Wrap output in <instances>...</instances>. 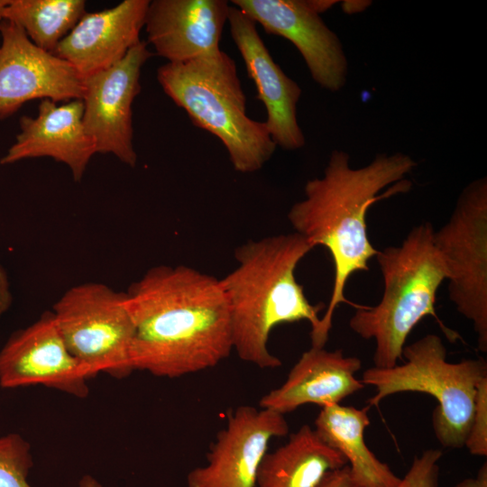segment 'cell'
I'll use <instances>...</instances> for the list:
<instances>
[{
    "instance_id": "23",
    "label": "cell",
    "mask_w": 487,
    "mask_h": 487,
    "mask_svg": "<svg viewBox=\"0 0 487 487\" xmlns=\"http://www.w3.org/2000/svg\"><path fill=\"white\" fill-rule=\"evenodd\" d=\"M464 446L473 455H487V378L479 383L476 390L473 417Z\"/></svg>"
},
{
    "instance_id": "7",
    "label": "cell",
    "mask_w": 487,
    "mask_h": 487,
    "mask_svg": "<svg viewBox=\"0 0 487 487\" xmlns=\"http://www.w3.org/2000/svg\"><path fill=\"white\" fill-rule=\"evenodd\" d=\"M51 312L69 350L91 378L103 372L123 379L134 371V328L125 291L84 282L65 291Z\"/></svg>"
},
{
    "instance_id": "10",
    "label": "cell",
    "mask_w": 487,
    "mask_h": 487,
    "mask_svg": "<svg viewBox=\"0 0 487 487\" xmlns=\"http://www.w3.org/2000/svg\"><path fill=\"white\" fill-rule=\"evenodd\" d=\"M0 119L30 100H82L83 78L69 62L34 45L10 21L0 23Z\"/></svg>"
},
{
    "instance_id": "3",
    "label": "cell",
    "mask_w": 487,
    "mask_h": 487,
    "mask_svg": "<svg viewBox=\"0 0 487 487\" xmlns=\"http://www.w3.org/2000/svg\"><path fill=\"white\" fill-rule=\"evenodd\" d=\"M314 247L294 232L250 240L235 249L237 266L223 279L232 326L233 350L262 369L281 361L268 348L271 330L307 320L311 332L320 323L321 305H312L295 276L299 262Z\"/></svg>"
},
{
    "instance_id": "28",
    "label": "cell",
    "mask_w": 487,
    "mask_h": 487,
    "mask_svg": "<svg viewBox=\"0 0 487 487\" xmlns=\"http://www.w3.org/2000/svg\"><path fill=\"white\" fill-rule=\"evenodd\" d=\"M311 7L317 13L322 14L331 8L337 1L331 0H308Z\"/></svg>"
},
{
    "instance_id": "2",
    "label": "cell",
    "mask_w": 487,
    "mask_h": 487,
    "mask_svg": "<svg viewBox=\"0 0 487 487\" xmlns=\"http://www.w3.org/2000/svg\"><path fill=\"white\" fill-rule=\"evenodd\" d=\"M418 165L409 155L381 153L367 165L354 169L347 152L334 150L322 177L307 181L305 198L288 213L295 232L313 247L330 253L335 277L331 298L317 329L310 333L311 346L325 347L334 312L345 297L350 276L369 271L368 262L379 253L371 244L366 214L372 204L408 192L412 183L404 179Z\"/></svg>"
},
{
    "instance_id": "15",
    "label": "cell",
    "mask_w": 487,
    "mask_h": 487,
    "mask_svg": "<svg viewBox=\"0 0 487 487\" xmlns=\"http://www.w3.org/2000/svg\"><path fill=\"white\" fill-rule=\"evenodd\" d=\"M230 4L225 0L150 1L147 43L168 62H184L220 50Z\"/></svg>"
},
{
    "instance_id": "6",
    "label": "cell",
    "mask_w": 487,
    "mask_h": 487,
    "mask_svg": "<svg viewBox=\"0 0 487 487\" xmlns=\"http://www.w3.org/2000/svg\"><path fill=\"white\" fill-rule=\"evenodd\" d=\"M446 355L442 339L428 334L404 346L402 364L368 368L361 381L377 390L368 400L369 407L400 392L434 397L437 406L432 413V427L438 442L444 447L461 448L469 431L477 387L487 378V363L483 359L450 363Z\"/></svg>"
},
{
    "instance_id": "18",
    "label": "cell",
    "mask_w": 487,
    "mask_h": 487,
    "mask_svg": "<svg viewBox=\"0 0 487 487\" xmlns=\"http://www.w3.org/2000/svg\"><path fill=\"white\" fill-rule=\"evenodd\" d=\"M361 367L358 357L345 356L342 350L311 346L301 354L286 381L262 397L259 406L284 415L306 404L321 408L339 404L364 388L355 378Z\"/></svg>"
},
{
    "instance_id": "21",
    "label": "cell",
    "mask_w": 487,
    "mask_h": 487,
    "mask_svg": "<svg viewBox=\"0 0 487 487\" xmlns=\"http://www.w3.org/2000/svg\"><path fill=\"white\" fill-rule=\"evenodd\" d=\"M85 7L83 0H9L4 20L19 25L34 45L53 53Z\"/></svg>"
},
{
    "instance_id": "22",
    "label": "cell",
    "mask_w": 487,
    "mask_h": 487,
    "mask_svg": "<svg viewBox=\"0 0 487 487\" xmlns=\"http://www.w3.org/2000/svg\"><path fill=\"white\" fill-rule=\"evenodd\" d=\"M32 465L31 446L21 435L0 436V487H32L27 477Z\"/></svg>"
},
{
    "instance_id": "20",
    "label": "cell",
    "mask_w": 487,
    "mask_h": 487,
    "mask_svg": "<svg viewBox=\"0 0 487 487\" xmlns=\"http://www.w3.org/2000/svg\"><path fill=\"white\" fill-rule=\"evenodd\" d=\"M347 465L345 458L327 446L308 425L263 456L256 487H317L331 471Z\"/></svg>"
},
{
    "instance_id": "19",
    "label": "cell",
    "mask_w": 487,
    "mask_h": 487,
    "mask_svg": "<svg viewBox=\"0 0 487 487\" xmlns=\"http://www.w3.org/2000/svg\"><path fill=\"white\" fill-rule=\"evenodd\" d=\"M369 409L340 404L323 407L316 418L315 431L349 463L352 487H395L400 478L365 444Z\"/></svg>"
},
{
    "instance_id": "25",
    "label": "cell",
    "mask_w": 487,
    "mask_h": 487,
    "mask_svg": "<svg viewBox=\"0 0 487 487\" xmlns=\"http://www.w3.org/2000/svg\"><path fill=\"white\" fill-rule=\"evenodd\" d=\"M317 487H352L348 464L326 473Z\"/></svg>"
},
{
    "instance_id": "1",
    "label": "cell",
    "mask_w": 487,
    "mask_h": 487,
    "mask_svg": "<svg viewBox=\"0 0 487 487\" xmlns=\"http://www.w3.org/2000/svg\"><path fill=\"white\" fill-rule=\"evenodd\" d=\"M125 293L134 328V371L178 378L215 367L233 351L230 307L220 279L183 264H161Z\"/></svg>"
},
{
    "instance_id": "5",
    "label": "cell",
    "mask_w": 487,
    "mask_h": 487,
    "mask_svg": "<svg viewBox=\"0 0 487 487\" xmlns=\"http://www.w3.org/2000/svg\"><path fill=\"white\" fill-rule=\"evenodd\" d=\"M157 80L195 126L220 140L234 170L255 172L273 155L277 146L264 122L247 115L236 64L222 50L184 62H167L158 68Z\"/></svg>"
},
{
    "instance_id": "12",
    "label": "cell",
    "mask_w": 487,
    "mask_h": 487,
    "mask_svg": "<svg viewBox=\"0 0 487 487\" xmlns=\"http://www.w3.org/2000/svg\"><path fill=\"white\" fill-rule=\"evenodd\" d=\"M288 433V422L280 413L252 406L236 408L211 445L207 464L188 473V487H256L258 469L271 440Z\"/></svg>"
},
{
    "instance_id": "4",
    "label": "cell",
    "mask_w": 487,
    "mask_h": 487,
    "mask_svg": "<svg viewBox=\"0 0 487 487\" xmlns=\"http://www.w3.org/2000/svg\"><path fill=\"white\" fill-rule=\"evenodd\" d=\"M434 233L432 224L423 222L409 231L400 245L386 247L375 256L383 278L381 299L374 307H360L349 321L354 333L375 341V367L398 364L409 333L427 316L436 320L450 341L459 338L435 309L436 291L447 279V268L435 245Z\"/></svg>"
},
{
    "instance_id": "14",
    "label": "cell",
    "mask_w": 487,
    "mask_h": 487,
    "mask_svg": "<svg viewBox=\"0 0 487 487\" xmlns=\"http://www.w3.org/2000/svg\"><path fill=\"white\" fill-rule=\"evenodd\" d=\"M227 23L248 76L256 87V97L266 109L264 124L271 140L283 150L304 147L306 139L297 118L300 87L274 61L251 17L230 5Z\"/></svg>"
},
{
    "instance_id": "26",
    "label": "cell",
    "mask_w": 487,
    "mask_h": 487,
    "mask_svg": "<svg viewBox=\"0 0 487 487\" xmlns=\"http://www.w3.org/2000/svg\"><path fill=\"white\" fill-rule=\"evenodd\" d=\"M13 297L7 274L0 263V316L11 307Z\"/></svg>"
},
{
    "instance_id": "16",
    "label": "cell",
    "mask_w": 487,
    "mask_h": 487,
    "mask_svg": "<svg viewBox=\"0 0 487 487\" xmlns=\"http://www.w3.org/2000/svg\"><path fill=\"white\" fill-rule=\"evenodd\" d=\"M149 0H124L102 11L85 13L53 54L84 78L120 61L138 44Z\"/></svg>"
},
{
    "instance_id": "11",
    "label": "cell",
    "mask_w": 487,
    "mask_h": 487,
    "mask_svg": "<svg viewBox=\"0 0 487 487\" xmlns=\"http://www.w3.org/2000/svg\"><path fill=\"white\" fill-rule=\"evenodd\" d=\"M86 367L70 353L51 310L15 331L0 350V386L42 385L78 398L89 393Z\"/></svg>"
},
{
    "instance_id": "27",
    "label": "cell",
    "mask_w": 487,
    "mask_h": 487,
    "mask_svg": "<svg viewBox=\"0 0 487 487\" xmlns=\"http://www.w3.org/2000/svg\"><path fill=\"white\" fill-rule=\"evenodd\" d=\"M454 487H487V463L480 467L474 477L465 478Z\"/></svg>"
},
{
    "instance_id": "30",
    "label": "cell",
    "mask_w": 487,
    "mask_h": 487,
    "mask_svg": "<svg viewBox=\"0 0 487 487\" xmlns=\"http://www.w3.org/2000/svg\"><path fill=\"white\" fill-rule=\"evenodd\" d=\"M9 0H0V23L4 20V12Z\"/></svg>"
},
{
    "instance_id": "17",
    "label": "cell",
    "mask_w": 487,
    "mask_h": 487,
    "mask_svg": "<svg viewBox=\"0 0 487 487\" xmlns=\"http://www.w3.org/2000/svg\"><path fill=\"white\" fill-rule=\"evenodd\" d=\"M95 153L96 145L83 124L82 100L57 105L42 99L35 117H21L20 133L0 163L50 157L67 165L74 180L79 181Z\"/></svg>"
},
{
    "instance_id": "24",
    "label": "cell",
    "mask_w": 487,
    "mask_h": 487,
    "mask_svg": "<svg viewBox=\"0 0 487 487\" xmlns=\"http://www.w3.org/2000/svg\"><path fill=\"white\" fill-rule=\"evenodd\" d=\"M442 455L439 449H427L420 456H415L407 473L395 487H438Z\"/></svg>"
},
{
    "instance_id": "29",
    "label": "cell",
    "mask_w": 487,
    "mask_h": 487,
    "mask_svg": "<svg viewBox=\"0 0 487 487\" xmlns=\"http://www.w3.org/2000/svg\"><path fill=\"white\" fill-rule=\"evenodd\" d=\"M78 487H102V485L91 475H84L78 482Z\"/></svg>"
},
{
    "instance_id": "13",
    "label": "cell",
    "mask_w": 487,
    "mask_h": 487,
    "mask_svg": "<svg viewBox=\"0 0 487 487\" xmlns=\"http://www.w3.org/2000/svg\"><path fill=\"white\" fill-rule=\"evenodd\" d=\"M269 34L292 42L313 80L328 91L345 84L348 63L337 35L308 0H232L230 2Z\"/></svg>"
},
{
    "instance_id": "9",
    "label": "cell",
    "mask_w": 487,
    "mask_h": 487,
    "mask_svg": "<svg viewBox=\"0 0 487 487\" xmlns=\"http://www.w3.org/2000/svg\"><path fill=\"white\" fill-rule=\"evenodd\" d=\"M147 45L141 41L115 65L83 78V124L96 153H111L130 167L137 162L132 105L141 92L142 68L153 54Z\"/></svg>"
},
{
    "instance_id": "8",
    "label": "cell",
    "mask_w": 487,
    "mask_h": 487,
    "mask_svg": "<svg viewBox=\"0 0 487 487\" xmlns=\"http://www.w3.org/2000/svg\"><path fill=\"white\" fill-rule=\"evenodd\" d=\"M447 268L448 295L471 320L478 348L487 352V178L466 185L448 221L434 233Z\"/></svg>"
}]
</instances>
